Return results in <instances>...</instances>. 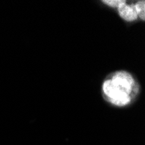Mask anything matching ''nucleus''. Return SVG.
Returning a JSON list of instances; mask_svg holds the SVG:
<instances>
[{"label": "nucleus", "mask_w": 145, "mask_h": 145, "mask_svg": "<svg viewBox=\"0 0 145 145\" xmlns=\"http://www.w3.org/2000/svg\"><path fill=\"white\" fill-rule=\"evenodd\" d=\"M140 93V84L129 71H114L108 75L102 84L103 99L116 107L130 106Z\"/></svg>", "instance_id": "1"}, {"label": "nucleus", "mask_w": 145, "mask_h": 145, "mask_svg": "<svg viewBox=\"0 0 145 145\" xmlns=\"http://www.w3.org/2000/svg\"><path fill=\"white\" fill-rule=\"evenodd\" d=\"M117 12L121 18H123L126 22H135L138 18L137 11L134 7V4L128 5L125 2L117 8Z\"/></svg>", "instance_id": "2"}, {"label": "nucleus", "mask_w": 145, "mask_h": 145, "mask_svg": "<svg viewBox=\"0 0 145 145\" xmlns=\"http://www.w3.org/2000/svg\"><path fill=\"white\" fill-rule=\"evenodd\" d=\"M134 7H135V10L137 11V17L140 18L142 21L145 19V3L144 1H138L137 2L136 4H134Z\"/></svg>", "instance_id": "3"}, {"label": "nucleus", "mask_w": 145, "mask_h": 145, "mask_svg": "<svg viewBox=\"0 0 145 145\" xmlns=\"http://www.w3.org/2000/svg\"><path fill=\"white\" fill-rule=\"evenodd\" d=\"M126 1H123V0H106V1H103V3L105 5H108L110 7L112 8H118L119 6H121L123 4H124Z\"/></svg>", "instance_id": "4"}]
</instances>
